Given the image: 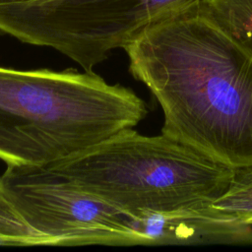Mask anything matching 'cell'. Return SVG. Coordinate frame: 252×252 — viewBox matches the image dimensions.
I'll return each mask as SVG.
<instances>
[{"mask_svg": "<svg viewBox=\"0 0 252 252\" xmlns=\"http://www.w3.org/2000/svg\"><path fill=\"white\" fill-rule=\"evenodd\" d=\"M0 192L54 246L143 245L135 219L48 166L9 164Z\"/></svg>", "mask_w": 252, "mask_h": 252, "instance_id": "obj_4", "label": "cell"}, {"mask_svg": "<svg viewBox=\"0 0 252 252\" xmlns=\"http://www.w3.org/2000/svg\"><path fill=\"white\" fill-rule=\"evenodd\" d=\"M47 166L135 220L211 205L233 174L232 167L182 143L133 128Z\"/></svg>", "mask_w": 252, "mask_h": 252, "instance_id": "obj_3", "label": "cell"}, {"mask_svg": "<svg viewBox=\"0 0 252 252\" xmlns=\"http://www.w3.org/2000/svg\"><path fill=\"white\" fill-rule=\"evenodd\" d=\"M124 50L162 109V135L229 167L252 165V50L204 2L149 25Z\"/></svg>", "mask_w": 252, "mask_h": 252, "instance_id": "obj_1", "label": "cell"}, {"mask_svg": "<svg viewBox=\"0 0 252 252\" xmlns=\"http://www.w3.org/2000/svg\"><path fill=\"white\" fill-rule=\"evenodd\" d=\"M0 245L54 246V242L27 224L0 192Z\"/></svg>", "mask_w": 252, "mask_h": 252, "instance_id": "obj_7", "label": "cell"}, {"mask_svg": "<svg viewBox=\"0 0 252 252\" xmlns=\"http://www.w3.org/2000/svg\"><path fill=\"white\" fill-rule=\"evenodd\" d=\"M214 17L252 50V0L203 1Z\"/></svg>", "mask_w": 252, "mask_h": 252, "instance_id": "obj_6", "label": "cell"}, {"mask_svg": "<svg viewBox=\"0 0 252 252\" xmlns=\"http://www.w3.org/2000/svg\"><path fill=\"white\" fill-rule=\"evenodd\" d=\"M147 113L131 89L93 71L0 67V159L7 165L53 164L134 128Z\"/></svg>", "mask_w": 252, "mask_h": 252, "instance_id": "obj_2", "label": "cell"}, {"mask_svg": "<svg viewBox=\"0 0 252 252\" xmlns=\"http://www.w3.org/2000/svg\"><path fill=\"white\" fill-rule=\"evenodd\" d=\"M211 206L252 224V165L233 168L227 189Z\"/></svg>", "mask_w": 252, "mask_h": 252, "instance_id": "obj_5", "label": "cell"}]
</instances>
